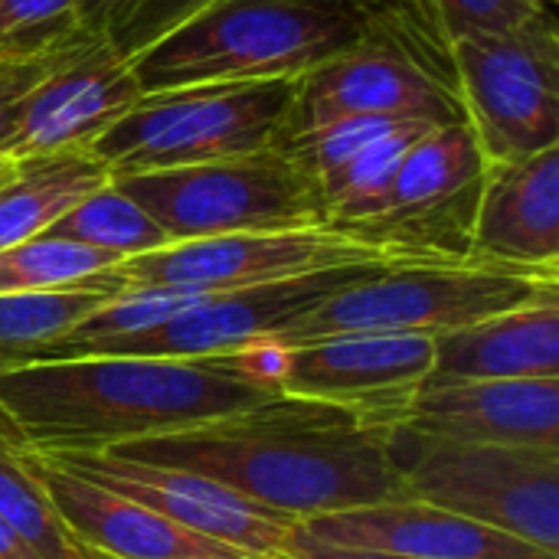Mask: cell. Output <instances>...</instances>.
<instances>
[{
    "label": "cell",
    "instance_id": "cell-1",
    "mask_svg": "<svg viewBox=\"0 0 559 559\" xmlns=\"http://www.w3.org/2000/svg\"><path fill=\"white\" fill-rule=\"evenodd\" d=\"M393 439L337 406L275 393L255 409L108 452L197 472L305 524L350 508L406 501Z\"/></svg>",
    "mask_w": 559,
    "mask_h": 559
},
{
    "label": "cell",
    "instance_id": "cell-2",
    "mask_svg": "<svg viewBox=\"0 0 559 559\" xmlns=\"http://www.w3.org/2000/svg\"><path fill=\"white\" fill-rule=\"evenodd\" d=\"M275 393L219 357H59L0 373V419L26 452L79 455L187 432Z\"/></svg>",
    "mask_w": 559,
    "mask_h": 559
},
{
    "label": "cell",
    "instance_id": "cell-3",
    "mask_svg": "<svg viewBox=\"0 0 559 559\" xmlns=\"http://www.w3.org/2000/svg\"><path fill=\"white\" fill-rule=\"evenodd\" d=\"M409 10V0H210L131 56V72L144 95L197 82L301 79Z\"/></svg>",
    "mask_w": 559,
    "mask_h": 559
},
{
    "label": "cell",
    "instance_id": "cell-4",
    "mask_svg": "<svg viewBox=\"0 0 559 559\" xmlns=\"http://www.w3.org/2000/svg\"><path fill=\"white\" fill-rule=\"evenodd\" d=\"M298 79L197 82L141 95L88 154L108 180L272 151L285 134Z\"/></svg>",
    "mask_w": 559,
    "mask_h": 559
},
{
    "label": "cell",
    "instance_id": "cell-5",
    "mask_svg": "<svg viewBox=\"0 0 559 559\" xmlns=\"http://www.w3.org/2000/svg\"><path fill=\"white\" fill-rule=\"evenodd\" d=\"M559 292L557 272L485 262H403L337 292L295 331L285 347L334 334H442Z\"/></svg>",
    "mask_w": 559,
    "mask_h": 559
},
{
    "label": "cell",
    "instance_id": "cell-6",
    "mask_svg": "<svg viewBox=\"0 0 559 559\" xmlns=\"http://www.w3.org/2000/svg\"><path fill=\"white\" fill-rule=\"evenodd\" d=\"M170 242L328 226L321 187L282 151L111 180Z\"/></svg>",
    "mask_w": 559,
    "mask_h": 559
},
{
    "label": "cell",
    "instance_id": "cell-7",
    "mask_svg": "<svg viewBox=\"0 0 559 559\" xmlns=\"http://www.w3.org/2000/svg\"><path fill=\"white\" fill-rule=\"evenodd\" d=\"M364 115L429 124L465 121L452 59L413 10L390 16L354 49L301 75L285 134Z\"/></svg>",
    "mask_w": 559,
    "mask_h": 559
},
{
    "label": "cell",
    "instance_id": "cell-8",
    "mask_svg": "<svg viewBox=\"0 0 559 559\" xmlns=\"http://www.w3.org/2000/svg\"><path fill=\"white\" fill-rule=\"evenodd\" d=\"M409 455H396L406 498L504 531L559 557V452L521 445L445 442L396 432Z\"/></svg>",
    "mask_w": 559,
    "mask_h": 559
},
{
    "label": "cell",
    "instance_id": "cell-9",
    "mask_svg": "<svg viewBox=\"0 0 559 559\" xmlns=\"http://www.w3.org/2000/svg\"><path fill=\"white\" fill-rule=\"evenodd\" d=\"M465 124L488 164L559 147V36L554 10L449 49Z\"/></svg>",
    "mask_w": 559,
    "mask_h": 559
},
{
    "label": "cell",
    "instance_id": "cell-10",
    "mask_svg": "<svg viewBox=\"0 0 559 559\" xmlns=\"http://www.w3.org/2000/svg\"><path fill=\"white\" fill-rule=\"evenodd\" d=\"M485 170L472 128L439 124L406 151L380 200L334 229L409 262H468Z\"/></svg>",
    "mask_w": 559,
    "mask_h": 559
},
{
    "label": "cell",
    "instance_id": "cell-11",
    "mask_svg": "<svg viewBox=\"0 0 559 559\" xmlns=\"http://www.w3.org/2000/svg\"><path fill=\"white\" fill-rule=\"evenodd\" d=\"M409 262L380 246H370L344 229L308 226L282 233H236L213 239L174 242L147 255H134L115 265L128 288L177 285L197 292H233L282 278H298L324 269Z\"/></svg>",
    "mask_w": 559,
    "mask_h": 559
},
{
    "label": "cell",
    "instance_id": "cell-12",
    "mask_svg": "<svg viewBox=\"0 0 559 559\" xmlns=\"http://www.w3.org/2000/svg\"><path fill=\"white\" fill-rule=\"evenodd\" d=\"M386 262L373 265H344V269H324L298 278L216 292L197 308L177 314L174 321L134 334L118 337L92 347L88 354H115V357H219L242 350L255 341H278L288 331H295L311 311H318L324 301H331L337 292L370 278ZM403 265V262H393ZM82 354V357H88Z\"/></svg>",
    "mask_w": 559,
    "mask_h": 559
},
{
    "label": "cell",
    "instance_id": "cell-13",
    "mask_svg": "<svg viewBox=\"0 0 559 559\" xmlns=\"http://www.w3.org/2000/svg\"><path fill=\"white\" fill-rule=\"evenodd\" d=\"M429 334H334L288 347L278 393L328 403L396 436L419 386L432 377Z\"/></svg>",
    "mask_w": 559,
    "mask_h": 559
},
{
    "label": "cell",
    "instance_id": "cell-14",
    "mask_svg": "<svg viewBox=\"0 0 559 559\" xmlns=\"http://www.w3.org/2000/svg\"><path fill=\"white\" fill-rule=\"evenodd\" d=\"M52 462L249 559H292V537L298 521L269 511L197 472L154 465L118 452L52 455Z\"/></svg>",
    "mask_w": 559,
    "mask_h": 559
},
{
    "label": "cell",
    "instance_id": "cell-15",
    "mask_svg": "<svg viewBox=\"0 0 559 559\" xmlns=\"http://www.w3.org/2000/svg\"><path fill=\"white\" fill-rule=\"evenodd\" d=\"M131 59L105 33L82 29L26 92L7 147L10 160L59 151H88L141 98Z\"/></svg>",
    "mask_w": 559,
    "mask_h": 559
},
{
    "label": "cell",
    "instance_id": "cell-16",
    "mask_svg": "<svg viewBox=\"0 0 559 559\" xmlns=\"http://www.w3.org/2000/svg\"><path fill=\"white\" fill-rule=\"evenodd\" d=\"M403 429L445 442L559 452V380L429 377Z\"/></svg>",
    "mask_w": 559,
    "mask_h": 559
},
{
    "label": "cell",
    "instance_id": "cell-17",
    "mask_svg": "<svg viewBox=\"0 0 559 559\" xmlns=\"http://www.w3.org/2000/svg\"><path fill=\"white\" fill-rule=\"evenodd\" d=\"M29 462L79 547L105 559H249L154 514L151 508L108 491L66 465L29 452Z\"/></svg>",
    "mask_w": 559,
    "mask_h": 559
},
{
    "label": "cell",
    "instance_id": "cell-18",
    "mask_svg": "<svg viewBox=\"0 0 559 559\" xmlns=\"http://www.w3.org/2000/svg\"><path fill=\"white\" fill-rule=\"evenodd\" d=\"M301 531L331 547L413 559H559L504 531L409 498L311 518Z\"/></svg>",
    "mask_w": 559,
    "mask_h": 559
},
{
    "label": "cell",
    "instance_id": "cell-19",
    "mask_svg": "<svg viewBox=\"0 0 559 559\" xmlns=\"http://www.w3.org/2000/svg\"><path fill=\"white\" fill-rule=\"evenodd\" d=\"M472 262L559 272V147L488 164L472 226Z\"/></svg>",
    "mask_w": 559,
    "mask_h": 559
},
{
    "label": "cell",
    "instance_id": "cell-20",
    "mask_svg": "<svg viewBox=\"0 0 559 559\" xmlns=\"http://www.w3.org/2000/svg\"><path fill=\"white\" fill-rule=\"evenodd\" d=\"M432 377L559 380V292L432 337Z\"/></svg>",
    "mask_w": 559,
    "mask_h": 559
},
{
    "label": "cell",
    "instance_id": "cell-21",
    "mask_svg": "<svg viewBox=\"0 0 559 559\" xmlns=\"http://www.w3.org/2000/svg\"><path fill=\"white\" fill-rule=\"evenodd\" d=\"M108 183L88 151L33 154L0 170V249L43 236L79 200Z\"/></svg>",
    "mask_w": 559,
    "mask_h": 559
},
{
    "label": "cell",
    "instance_id": "cell-22",
    "mask_svg": "<svg viewBox=\"0 0 559 559\" xmlns=\"http://www.w3.org/2000/svg\"><path fill=\"white\" fill-rule=\"evenodd\" d=\"M124 288L121 275L105 269L66 288L0 295V373L43 360L52 344L72 334L92 311Z\"/></svg>",
    "mask_w": 559,
    "mask_h": 559
},
{
    "label": "cell",
    "instance_id": "cell-23",
    "mask_svg": "<svg viewBox=\"0 0 559 559\" xmlns=\"http://www.w3.org/2000/svg\"><path fill=\"white\" fill-rule=\"evenodd\" d=\"M0 521L39 559H92L52 508L29 452L0 419Z\"/></svg>",
    "mask_w": 559,
    "mask_h": 559
},
{
    "label": "cell",
    "instance_id": "cell-24",
    "mask_svg": "<svg viewBox=\"0 0 559 559\" xmlns=\"http://www.w3.org/2000/svg\"><path fill=\"white\" fill-rule=\"evenodd\" d=\"M43 236L69 239L79 246L118 255L121 262L134 259V255L157 252L164 246H174L170 236L111 180L105 187H98L95 193H88L85 200H79Z\"/></svg>",
    "mask_w": 559,
    "mask_h": 559
},
{
    "label": "cell",
    "instance_id": "cell-25",
    "mask_svg": "<svg viewBox=\"0 0 559 559\" xmlns=\"http://www.w3.org/2000/svg\"><path fill=\"white\" fill-rule=\"evenodd\" d=\"M121 259L52 236H36L0 249V295L13 292H49L85 282L105 269H115Z\"/></svg>",
    "mask_w": 559,
    "mask_h": 559
},
{
    "label": "cell",
    "instance_id": "cell-26",
    "mask_svg": "<svg viewBox=\"0 0 559 559\" xmlns=\"http://www.w3.org/2000/svg\"><path fill=\"white\" fill-rule=\"evenodd\" d=\"M423 29L449 52L478 33H511L554 10V0H409Z\"/></svg>",
    "mask_w": 559,
    "mask_h": 559
},
{
    "label": "cell",
    "instance_id": "cell-27",
    "mask_svg": "<svg viewBox=\"0 0 559 559\" xmlns=\"http://www.w3.org/2000/svg\"><path fill=\"white\" fill-rule=\"evenodd\" d=\"M79 33V0H0V59H46Z\"/></svg>",
    "mask_w": 559,
    "mask_h": 559
},
{
    "label": "cell",
    "instance_id": "cell-28",
    "mask_svg": "<svg viewBox=\"0 0 559 559\" xmlns=\"http://www.w3.org/2000/svg\"><path fill=\"white\" fill-rule=\"evenodd\" d=\"M203 3L210 0H121L105 23V36L121 56L131 59L177 23H183L190 13H197Z\"/></svg>",
    "mask_w": 559,
    "mask_h": 559
},
{
    "label": "cell",
    "instance_id": "cell-29",
    "mask_svg": "<svg viewBox=\"0 0 559 559\" xmlns=\"http://www.w3.org/2000/svg\"><path fill=\"white\" fill-rule=\"evenodd\" d=\"M52 56H46V59H0V170L10 164L7 147H10V138H13V128L20 118V105H23L26 92L49 69Z\"/></svg>",
    "mask_w": 559,
    "mask_h": 559
},
{
    "label": "cell",
    "instance_id": "cell-30",
    "mask_svg": "<svg viewBox=\"0 0 559 559\" xmlns=\"http://www.w3.org/2000/svg\"><path fill=\"white\" fill-rule=\"evenodd\" d=\"M292 559H413V557H393V554H377V550H347V547H331L321 544L314 537H308L298 524L295 537H292Z\"/></svg>",
    "mask_w": 559,
    "mask_h": 559
},
{
    "label": "cell",
    "instance_id": "cell-31",
    "mask_svg": "<svg viewBox=\"0 0 559 559\" xmlns=\"http://www.w3.org/2000/svg\"><path fill=\"white\" fill-rule=\"evenodd\" d=\"M118 3L121 0H79V26L92 33H105V23Z\"/></svg>",
    "mask_w": 559,
    "mask_h": 559
},
{
    "label": "cell",
    "instance_id": "cell-32",
    "mask_svg": "<svg viewBox=\"0 0 559 559\" xmlns=\"http://www.w3.org/2000/svg\"><path fill=\"white\" fill-rule=\"evenodd\" d=\"M0 559H39L29 554V547L0 521Z\"/></svg>",
    "mask_w": 559,
    "mask_h": 559
},
{
    "label": "cell",
    "instance_id": "cell-33",
    "mask_svg": "<svg viewBox=\"0 0 559 559\" xmlns=\"http://www.w3.org/2000/svg\"><path fill=\"white\" fill-rule=\"evenodd\" d=\"M92 559H105V557H95V554H92Z\"/></svg>",
    "mask_w": 559,
    "mask_h": 559
}]
</instances>
